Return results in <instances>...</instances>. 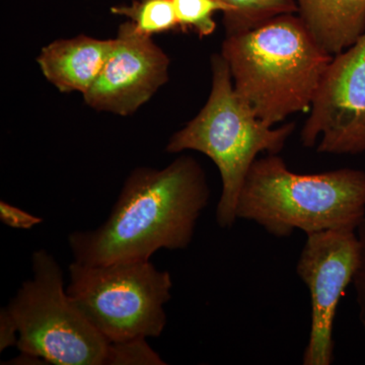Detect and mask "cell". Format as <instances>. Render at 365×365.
I'll use <instances>...</instances> for the list:
<instances>
[{
  "label": "cell",
  "mask_w": 365,
  "mask_h": 365,
  "mask_svg": "<svg viewBox=\"0 0 365 365\" xmlns=\"http://www.w3.org/2000/svg\"><path fill=\"white\" fill-rule=\"evenodd\" d=\"M69 299L110 343L158 338L173 280L150 260L69 266Z\"/></svg>",
  "instance_id": "6"
},
{
  "label": "cell",
  "mask_w": 365,
  "mask_h": 365,
  "mask_svg": "<svg viewBox=\"0 0 365 365\" xmlns=\"http://www.w3.org/2000/svg\"><path fill=\"white\" fill-rule=\"evenodd\" d=\"M32 269L6 307L18 327V349L45 364L109 365L111 343L69 299L56 259L38 250Z\"/></svg>",
  "instance_id": "5"
},
{
  "label": "cell",
  "mask_w": 365,
  "mask_h": 365,
  "mask_svg": "<svg viewBox=\"0 0 365 365\" xmlns=\"http://www.w3.org/2000/svg\"><path fill=\"white\" fill-rule=\"evenodd\" d=\"M356 232L360 246L359 265L352 283L356 294L360 323L365 334V217L360 223Z\"/></svg>",
  "instance_id": "16"
},
{
  "label": "cell",
  "mask_w": 365,
  "mask_h": 365,
  "mask_svg": "<svg viewBox=\"0 0 365 365\" xmlns=\"http://www.w3.org/2000/svg\"><path fill=\"white\" fill-rule=\"evenodd\" d=\"M297 14L317 43L334 55L365 32V0H294Z\"/></svg>",
  "instance_id": "11"
},
{
  "label": "cell",
  "mask_w": 365,
  "mask_h": 365,
  "mask_svg": "<svg viewBox=\"0 0 365 365\" xmlns=\"http://www.w3.org/2000/svg\"><path fill=\"white\" fill-rule=\"evenodd\" d=\"M235 90L271 126L311 108L332 55L317 43L297 14L275 16L222 45Z\"/></svg>",
  "instance_id": "2"
},
{
  "label": "cell",
  "mask_w": 365,
  "mask_h": 365,
  "mask_svg": "<svg viewBox=\"0 0 365 365\" xmlns=\"http://www.w3.org/2000/svg\"><path fill=\"white\" fill-rule=\"evenodd\" d=\"M115 39L81 35L53 41L44 46L36 61L43 76L62 93L85 95L100 76Z\"/></svg>",
  "instance_id": "10"
},
{
  "label": "cell",
  "mask_w": 365,
  "mask_h": 365,
  "mask_svg": "<svg viewBox=\"0 0 365 365\" xmlns=\"http://www.w3.org/2000/svg\"><path fill=\"white\" fill-rule=\"evenodd\" d=\"M210 200L205 172L182 155L163 169L139 167L125 180L111 212L93 230L69 235L74 262L106 265L150 260L158 250H185Z\"/></svg>",
  "instance_id": "1"
},
{
  "label": "cell",
  "mask_w": 365,
  "mask_h": 365,
  "mask_svg": "<svg viewBox=\"0 0 365 365\" xmlns=\"http://www.w3.org/2000/svg\"><path fill=\"white\" fill-rule=\"evenodd\" d=\"M115 44L83 102L98 112L131 116L170 78V59L153 38L140 35L130 21L118 28Z\"/></svg>",
  "instance_id": "9"
},
{
  "label": "cell",
  "mask_w": 365,
  "mask_h": 365,
  "mask_svg": "<svg viewBox=\"0 0 365 365\" xmlns=\"http://www.w3.org/2000/svg\"><path fill=\"white\" fill-rule=\"evenodd\" d=\"M300 139L304 148L317 146L319 153H364L365 32L327 66Z\"/></svg>",
  "instance_id": "7"
},
{
  "label": "cell",
  "mask_w": 365,
  "mask_h": 365,
  "mask_svg": "<svg viewBox=\"0 0 365 365\" xmlns=\"http://www.w3.org/2000/svg\"><path fill=\"white\" fill-rule=\"evenodd\" d=\"M230 11L222 19L225 35L246 32L285 14H297L294 0H222Z\"/></svg>",
  "instance_id": "12"
},
{
  "label": "cell",
  "mask_w": 365,
  "mask_h": 365,
  "mask_svg": "<svg viewBox=\"0 0 365 365\" xmlns=\"http://www.w3.org/2000/svg\"><path fill=\"white\" fill-rule=\"evenodd\" d=\"M163 365L165 362L153 351L146 339H134L111 343L109 365Z\"/></svg>",
  "instance_id": "15"
},
{
  "label": "cell",
  "mask_w": 365,
  "mask_h": 365,
  "mask_svg": "<svg viewBox=\"0 0 365 365\" xmlns=\"http://www.w3.org/2000/svg\"><path fill=\"white\" fill-rule=\"evenodd\" d=\"M19 331L16 322L7 307L0 311V351L18 345Z\"/></svg>",
  "instance_id": "18"
},
{
  "label": "cell",
  "mask_w": 365,
  "mask_h": 365,
  "mask_svg": "<svg viewBox=\"0 0 365 365\" xmlns=\"http://www.w3.org/2000/svg\"><path fill=\"white\" fill-rule=\"evenodd\" d=\"M357 232L329 230L307 235L297 273L311 294V331L302 364L331 365L338 306L359 265Z\"/></svg>",
  "instance_id": "8"
},
{
  "label": "cell",
  "mask_w": 365,
  "mask_h": 365,
  "mask_svg": "<svg viewBox=\"0 0 365 365\" xmlns=\"http://www.w3.org/2000/svg\"><path fill=\"white\" fill-rule=\"evenodd\" d=\"M210 66L212 81L205 105L170 136L165 151L195 150L212 160L222 185L216 222L230 228L237 220V200L252 165L260 153H280L295 124L271 126L259 119L235 91L230 67L220 53L212 55Z\"/></svg>",
  "instance_id": "4"
},
{
  "label": "cell",
  "mask_w": 365,
  "mask_h": 365,
  "mask_svg": "<svg viewBox=\"0 0 365 365\" xmlns=\"http://www.w3.org/2000/svg\"><path fill=\"white\" fill-rule=\"evenodd\" d=\"M112 14L128 19L140 35H155L179 31L173 0H133L129 6L110 9Z\"/></svg>",
  "instance_id": "13"
},
{
  "label": "cell",
  "mask_w": 365,
  "mask_h": 365,
  "mask_svg": "<svg viewBox=\"0 0 365 365\" xmlns=\"http://www.w3.org/2000/svg\"><path fill=\"white\" fill-rule=\"evenodd\" d=\"M173 4L179 31L196 34L201 39L215 32L216 13L225 16L230 11L222 0H173Z\"/></svg>",
  "instance_id": "14"
},
{
  "label": "cell",
  "mask_w": 365,
  "mask_h": 365,
  "mask_svg": "<svg viewBox=\"0 0 365 365\" xmlns=\"http://www.w3.org/2000/svg\"><path fill=\"white\" fill-rule=\"evenodd\" d=\"M237 217L276 237L295 230L306 235L329 230L357 232L365 217V172L339 169L297 174L278 155L252 165L237 205Z\"/></svg>",
  "instance_id": "3"
},
{
  "label": "cell",
  "mask_w": 365,
  "mask_h": 365,
  "mask_svg": "<svg viewBox=\"0 0 365 365\" xmlns=\"http://www.w3.org/2000/svg\"><path fill=\"white\" fill-rule=\"evenodd\" d=\"M0 220L7 227L26 230H32L43 222L39 216L31 215L4 200L0 201Z\"/></svg>",
  "instance_id": "17"
}]
</instances>
